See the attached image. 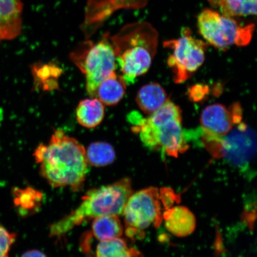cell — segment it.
Returning <instances> with one entry per match:
<instances>
[{
  "mask_svg": "<svg viewBox=\"0 0 257 257\" xmlns=\"http://www.w3.org/2000/svg\"><path fill=\"white\" fill-rule=\"evenodd\" d=\"M96 255L100 257H133L142 256L139 250L130 248L120 237L101 240L96 249Z\"/></svg>",
  "mask_w": 257,
  "mask_h": 257,
  "instance_id": "obj_17",
  "label": "cell"
},
{
  "mask_svg": "<svg viewBox=\"0 0 257 257\" xmlns=\"http://www.w3.org/2000/svg\"><path fill=\"white\" fill-rule=\"evenodd\" d=\"M176 196L171 189L150 187L133 193L124 208L126 235L131 238H140L144 231L152 225L160 227L163 213L172 207Z\"/></svg>",
  "mask_w": 257,
  "mask_h": 257,
  "instance_id": "obj_5",
  "label": "cell"
},
{
  "mask_svg": "<svg viewBox=\"0 0 257 257\" xmlns=\"http://www.w3.org/2000/svg\"><path fill=\"white\" fill-rule=\"evenodd\" d=\"M22 256H45L46 255L44 253L38 250H31L26 252Z\"/></svg>",
  "mask_w": 257,
  "mask_h": 257,
  "instance_id": "obj_22",
  "label": "cell"
},
{
  "mask_svg": "<svg viewBox=\"0 0 257 257\" xmlns=\"http://www.w3.org/2000/svg\"><path fill=\"white\" fill-rule=\"evenodd\" d=\"M127 83L115 72L102 80L96 90V98L107 106L116 105L124 96Z\"/></svg>",
  "mask_w": 257,
  "mask_h": 257,
  "instance_id": "obj_13",
  "label": "cell"
},
{
  "mask_svg": "<svg viewBox=\"0 0 257 257\" xmlns=\"http://www.w3.org/2000/svg\"><path fill=\"white\" fill-rule=\"evenodd\" d=\"M240 105L235 104L230 109L220 104L207 106L200 117L201 141L222 138L229 134L237 124L242 122Z\"/></svg>",
  "mask_w": 257,
  "mask_h": 257,
  "instance_id": "obj_10",
  "label": "cell"
},
{
  "mask_svg": "<svg viewBox=\"0 0 257 257\" xmlns=\"http://www.w3.org/2000/svg\"><path fill=\"white\" fill-rule=\"evenodd\" d=\"M168 94L158 83H151L143 86L138 92L136 102L144 113L151 114L165 104Z\"/></svg>",
  "mask_w": 257,
  "mask_h": 257,
  "instance_id": "obj_14",
  "label": "cell"
},
{
  "mask_svg": "<svg viewBox=\"0 0 257 257\" xmlns=\"http://www.w3.org/2000/svg\"><path fill=\"white\" fill-rule=\"evenodd\" d=\"M73 62L85 76L86 89L91 98H96V90L102 80L115 72L116 58L109 34L96 43H82L71 53Z\"/></svg>",
  "mask_w": 257,
  "mask_h": 257,
  "instance_id": "obj_6",
  "label": "cell"
},
{
  "mask_svg": "<svg viewBox=\"0 0 257 257\" xmlns=\"http://www.w3.org/2000/svg\"><path fill=\"white\" fill-rule=\"evenodd\" d=\"M133 193L131 181L128 178L90 190L75 210L52 224L50 236L61 237L91 218L107 215L119 216L123 214L125 205Z\"/></svg>",
  "mask_w": 257,
  "mask_h": 257,
  "instance_id": "obj_4",
  "label": "cell"
},
{
  "mask_svg": "<svg viewBox=\"0 0 257 257\" xmlns=\"http://www.w3.org/2000/svg\"><path fill=\"white\" fill-rule=\"evenodd\" d=\"M20 196H18L19 204L24 208H34L38 206L41 201L42 195L39 192L32 189H28L22 191Z\"/></svg>",
  "mask_w": 257,
  "mask_h": 257,
  "instance_id": "obj_20",
  "label": "cell"
},
{
  "mask_svg": "<svg viewBox=\"0 0 257 257\" xmlns=\"http://www.w3.org/2000/svg\"><path fill=\"white\" fill-rule=\"evenodd\" d=\"M164 44L172 50L168 64L176 83L185 82L204 62L207 44L193 37L187 29L178 39L166 41Z\"/></svg>",
  "mask_w": 257,
  "mask_h": 257,
  "instance_id": "obj_9",
  "label": "cell"
},
{
  "mask_svg": "<svg viewBox=\"0 0 257 257\" xmlns=\"http://www.w3.org/2000/svg\"><path fill=\"white\" fill-rule=\"evenodd\" d=\"M22 0H0V42L11 40L22 28Z\"/></svg>",
  "mask_w": 257,
  "mask_h": 257,
  "instance_id": "obj_11",
  "label": "cell"
},
{
  "mask_svg": "<svg viewBox=\"0 0 257 257\" xmlns=\"http://www.w3.org/2000/svg\"><path fill=\"white\" fill-rule=\"evenodd\" d=\"M197 25L207 43L220 50H226L234 45L246 46L254 30L253 25L240 27L232 17L210 9H205L199 15Z\"/></svg>",
  "mask_w": 257,
  "mask_h": 257,
  "instance_id": "obj_7",
  "label": "cell"
},
{
  "mask_svg": "<svg viewBox=\"0 0 257 257\" xmlns=\"http://www.w3.org/2000/svg\"><path fill=\"white\" fill-rule=\"evenodd\" d=\"M134 133L139 135L145 146L178 157L189 149L182 128L181 108L170 99L147 117L136 112L128 115Z\"/></svg>",
  "mask_w": 257,
  "mask_h": 257,
  "instance_id": "obj_2",
  "label": "cell"
},
{
  "mask_svg": "<svg viewBox=\"0 0 257 257\" xmlns=\"http://www.w3.org/2000/svg\"><path fill=\"white\" fill-rule=\"evenodd\" d=\"M221 14L229 17L257 16V0H218Z\"/></svg>",
  "mask_w": 257,
  "mask_h": 257,
  "instance_id": "obj_18",
  "label": "cell"
},
{
  "mask_svg": "<svg viewBox=\"0 0 257 257\" xmlns=\"http://www.w3.org/2000/svg\"><path fill=\"white\" fill-rule=\"evenodd\" d=\"M86 153L88 163L95 167L109 165L114 162L115 157L113 148L105 143L91 144Z\"/></svg>",
  "mask_w": 257,
  "mask_h": 257,
  "instance_id": "obj_19",
  "label": "cell"
},
{
  "mask_svg": "<svg viewBox=\"0 0 257 257\" xmlns=\"http://www.w3.org/2000/svg\"><path fill=\"white\" fill-rule=\"evenodd\" d=\"M34 156L40 174L54 188H81L88 172L86 150L62 130L54 131L48 144H40Z\"/></svg>",
  "mask_w": 257,
  "mask_h": 257,
  "instance_id": "obj_1",
  "label": "cell"
},
{
  "mask_svg": "<svg viewBox=\"0 0 257 257\" xmlns=\"http://www.w3.org/2000/svg\"><path fill=\"white\" fill-rule=\"evenodd\" d=\"M76 114L77 121L81 126L94 128L104 119V105L97 98L83 99L79 102Z\"/></svg>",
  "mask_w": 257,
  "mask_h": 257,
  "instance_id": "obj_15",
  "label": "cell"
},
{
  "mask_svg": "<svg viewBox=\"0 0 257 257\" xmlns=\"http://www.w3.org/2000/svg\"><path fill=\"white\" fill-rule=\"evenodd\" d=\"M92 233L99 241L120 237L123 227L116 215H107L94 218L92 224Z\"/></svg>",
  "mask_w": 257,
  "mask_h": 257,
  "instance_id": "obj_16",
  "label": "cell"
},
{
  "mask_svg": "<svg viewBox=\"0 0 257 257\" xmlns=\"http://www.w3.org/2000/svg\"><path fill=\"white\" fill-rule=\"evenodd\" d=\"M163 221L170 233L179 237L189 236L196 227L194 214L184 206L170 207L164 211Z\"/></svg>",
  "mask_w": 257,
  "mask_h": 257,
  "instance_id": "obj_12",
  "label": "cell"
},
{
  "mask_svg": "<svg viewBox=\"0 0 257 257\" xmlns=\"http://www.w3.org/2000/svg\"><path fill=\"white\" fill-rule=\"evenodd\" d=\"M16 234L10 232L0 224V257L9 255L11 247L15 242Z\"/></svg>",
  "mask_w": 257,
  "mask_h": 257,
  "instance_id": "obj_21",
  "label": "cell"
},
{
  "mask_svg": "<svg viewBox=\"0 0 257 257\" xmlns=\"http://www.w3.org/2000/svg\"><path fill=\"white\" fill-rule=\"evenodd\" d=\"M110 40L127 85L149 71L158 45V34L152 26L127 25L110 37Z\"/></svg>",
  "mask_w": 257,
  "mask_h": 257,
  "instance_id": "obj_3",
  "label": "cell"
},
{
  "mask_svg": "<svg viewBox=\"0 0 257 257\" xmlns=\"http://www.w3.org/2000/svg\"><path fill=\"white\" fill-rule=\"evenodd\" d=\"M201 143L214 158L224 159L237 166L246 165L257 153L256 135L242 122L226 136Z\"/></svg>",
  "mask_w": 257,
  "mask_h": 257,
  "instance_id": "obj_8",
  "label": "cell"
}]
</instances>
